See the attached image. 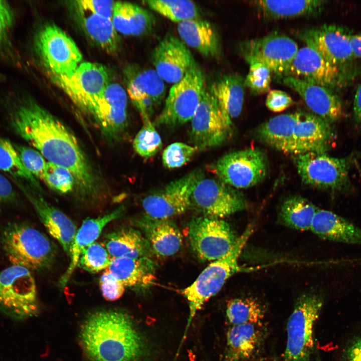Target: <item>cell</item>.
Here are the masks:
<instances>
[{"mask_svg":"<svg viewBox=\"0 0 361 361\" xmlns=\"http://www.w3.org/2000/svg\"><path fill=\"white\" fill-rule=\"evenodd\" d=\"M12 125L48 162L69 170L81 194L92 197L96 194L98 180L94 169L75 136L58 118L29 101L15 111Z\"/></svg>","mask_w":361,"mask_h":361,"instance_id":"obj_1","label":"cell"},{"mask_svg":"<svg viewBox=\"0 0 361 361\" xmlns=\"http://www.w3.org/2000/svg\"><path fill=\"white\" fill-rule=\"evenodd\" d=\"M79 339L91 361H141L147 353L146 344L131 318L120 310L89 314L81 325Z\"/></svg>","mask_w":361,"mask_h":361,"instance_id":"obj_2","label":"cell"},{"mask_svg":"<svg viewBox=\"0 0 361 361\" xmlns=\"http://www.w3.org/2000/svg\"><path fill=\"white\" fill-rule=\"evenodd\" d=\"M256 132L265 144L293 156L310 152H326L334 136L330 123L302 111L273 117L261 124Z\"/></svg>","mask_w":361,"mask_h":361,"instance_id":"obj_3","label":"cell"},{"mask_svg":"<svg viewBox=\"0 0 361 361\" xmlns=\"http://www.w3.org/2000/svg\"><path fill=\"white\" fill-rule=\"evenodd\" d=\"M0 245L12 265L31 271L50 268L57 254L56 246L45 234L24 222L5 225L0 232Z\"/></svg>","mask_w":361,"mask_h":361,"instance_id":"obj_4","label":"cell"},{"mask_svg":"<svg viewBox=\"0 0 361 361\" xmlns=\"http://www.w3.org/2000/svg\"><path fill=\"white\" fill-rule=\"evenodd\" d=\"M254 229V225H249L227 254L211 263L192 284L182 291L190 308L186 330L203 304L221 290L229 277L241 270L238 259Z\"/></svg>","mask_w":361,"mask_h":361,"instance_id":"obj_5","label":"cell"},{"mask_svg":"<svg viewBox=\"0 0 361 361\" xmlns=\"http://www.w3.org/2000/svg\"><path fill=\"white\" fill-rule=\"evenodd\" d=\"M294 156L298 173L304 184L337 192L350 188L349 174L354 161L353 155L340 158L326 152H310Z\"/></svg>","mask_w":361,"mask_h":361,"instance_id":"obj_6","label":"cell"},{"mask_svg":"<svg viewBox=\"0 0 361 361\" xmlns=\"http://www.w3.org/2000/svg\"><path fill=\"white\" fill-rule=\"evenodd\" d=\"M0 311L18 320L38 314L37 286L32 271L13 265L0 271Z\"/></svg>","mask_w":361,"mask_h":361,"instance_id":"obj_7","label":"cell"},{"mask_svg":"<svg viewBox=\"0 0 361 361\" xmlns=\"http://www.w3.org/2000/svg\"><path fill=\"white\" fill-rule=\"evenodd\" d=\"M322 305L321 298L314 294H305L297 299L287 324L285 361H310L313 326Z\"/></svg>","mask_w":361,"mask_h":361,"instance_id":"obj_8","label":"cell"},{"mask_svg":"<svg viewBox=\"0 0 361 361\" xmlns=\"http://www.w3.org/2000/svg\"><path fill=\"white\" fill-rule=\"evenodd\" d=\"M232 133L231 119L209 89L204 88L200 102L191 119L190 137L197 150L221 145Z\"/></svg>","mask_w":361,"mask_h":361,"instance_id":"obj_9","label":"cell"},{"mask_svg":"<svg viewBox=\"0 0 361 361\" xmlns=\"http://www.w3.org/2000/svg\"><path fill=\"white\" fill-rule=\"evenodd\" d=\"M36 51L50 74L67 76L81 63L82 54L73 40L54 24L44 26L35 40Z\"/></svg>","mask_w":361,"mask_h":361,"instance_id":"obj_10","label":"cell"},{"mask_svg":"<svg viewBox=\"0 0 361 361\" xmlns=\"http://www.w3.org/2000/svg\"><path fill=\"white\" fill-rule=\"evenodd\" d=\"M205 87L203 74L196 64L182 80L172 86L155 123L172 127L191 120Z\"/></svg>","mask_w":361,"mask_h":361,"instance_id":"obj_11","label":"cell"},{"mask_svg":"<svg viewBox=\"0 0 361 361\" xmlns=\"http://www.w3.org/2000/svg\"><path fill=\"white\" fill-rule=\"evenodd\" d=\"M50 76L77 106L90 115L96 100L110 83L106 68L89 62L81 63L69 75Z\"/></svg>","mask_w":361,"mask_h":361,"instance_id":"obj_12","label":"cell"},{"mask_svg":"<svg viewBox=\"0 0 361 361\" xmlns=\"http://www.w3.org/2000/svg\"><path fill=\"white\" fill-rule=\"evenodd\" d=\"M215 171L219 179L235 189H246L259 184L268 171L265 153L249 148L225 154L217 162Z\"/></svg>","mask_w":361,"mask_h":361,"instance_id":"obj_13","label":"cell"},{"mask_svg":"<svg viewBox=\"0 0 361 361\" xmlns=\"http://www.w3.org/2000/svg\"><path fill=\"white\" fill-rule=\"evenodd\" d=\"M188 236L191 246L201 260L215 261L231 249L238 237L230 225L218 218L201 217L189 223Z\"/></svg>","mask_w":361,"mask_h":361,"instance_id":"obj_14","label":"cell"},{"mask_svg":"<svg viewBox=\"0 0 361 361\" xmlns=\"http://www.w3.org/2000/svg\"><path fill=\"white\" fill-rule=\"evenodd\" d=\"M203 176L202 171L196 169L145 197L142 206L145 216L154 219L169 220L186 212L191 208L193 191Z\"/></svg>","mask_w":361,"mask_h":361,"instance_id":"obj_15","label":"cell"},{"mask_svg":"<svg viewBox=\"0 0 361 361\" xmlns=\"http://www.w3.org/2000/svg\"><path fill=\"white\" fill-rule=\"evenodd\" d=\"M246 206L242 193L214 178H201L191 197V208L210 218L226 217L242 211Z\"/></svg>","mask_w":361,"mask_h":361,"instance_id":"obj_16","label":"cell"},{"mask_svg":"<svg viewBox=\"0 0 361 361\" xmlns=\"http://www.w3.org/2000/svg\"><path fill=\"white\" fill-rule=\"evenodd\" d=\"M239 49L248 64L261 63L279 78L284 74L299 49L291 38L275 32L244 41L239 45Z\"/></svg>","mask_w":361,"mask_h":361,"instance_id":"obj_17","label":"cell"},{"mask_svg":"<svg viewBox=\"0 0 361 361\" xmlns=\"http://www.w3.org/2000/svg\"><path fill=\"white\" fill-rule=\"evenodd\" d=\"M350 36L344 28L335 25L309 29L299 35L306 46L315 49L329 63L344 72L345 68L355 58Z\"/></svg>","mask_w":361,"mask_h":361,"instance_id":"obj_18","label":"cell"},{"mask_svg":"<svg viewBox=\"0 0 361 361\" xmlns=\"http://www.w3.org/2000/svg\"><path fill=\"white\" fill-rule=\"evenodd\" d=\"M345 76L344 72L329 63L315 49L306 46L298 49L280 78L289 77L333 90L342 86Z\"/></svg>","mask_w":361,"mask_h":361,"instance_id":"obj_19","label":"cell"},{"mask_svg":"<svg viewBox=\"0 0 361 361\" xmlns=\"http://www.w3.org/2000/svg\"><path fill=\"white\" fill-rule=\"evenodd\" d=\"M127 96L121 85L110 83L93 107L90 115L109 140L119 138L127 127Z\"/></svg>","mask_w":361,"mask_h":361,"instance_id":"obj_20","label":"cell"},{"mask_svg":"<svg viewBox=\"0 0 361 361\" xmlns=\"http://www.w3.org/2000/svg\"><path fill=\"white\" fill-rule=\"evenodd\" d=\"M151 61L155 70L167 83L175 84L196 64L190 50L178 38L168 35L153 49Z\"/></svg>","mask_w":361,"mask_h":361,"instance_id":"obj_21","label":"cell"},{"mask_svg":"<svg viewBox=\"0 0 361 361\" xmlns=\"http://www.w3.org/2000/svg\"><path fill=\"white\" fill-rule=\"evenodd\" d=\"M278 80L295 91L313 114L327 122L332 123L343 116V103L332 89L289 77Z\"/></svg>","mask_w":361,"mask_h":361,"instance_id":"obj_22","label":"cell"},{"mask_svg":"<svg viewBox=\"0 0 361 361\" xmlns=\"http://www.w3.org/2000/svg\"><path fill=\"white\" fill-rule=\"evenodd\" d=\"M21 188L48 233L59 243L69 257L77 231L75 224L63 212L49 204L43 197L23 186Z\"/></svg>","mask_w":361,"mask_h":361,"instance_id":"obj_23","label":"cell"},{"mask_svg":"<svg viewBox=\"0 0 361 361\" xmlns=\"http://www.w3.org/2000/svg\"><path fill=\"white\" fill-rule=\"evenodd\" d=\"M124 207L119 206L110 212L96 218H87L83 221L74 237L70 254L69 266L60 278L59 285L63 289L69 282L77 266L82 251L95 242L107 224L121 217Z\"/></svg>","mask_w":361,"mask_h":361,"instance_id":"obj_24","label":"cell"},{"mask_svg":"<svg viewBox=\"0 0 361 361\" xmlns=\"http://www.w3.org/2000/svg\"><path fill=\"white\" fill-rule=\"evenodd\" d=\"M144 234L151 252L161 257L175 254L182 245V235L177 226L169 220L154 219L146 216L136 221Z\"/></svg>","mask_w":361,"mask_h":361,"instance_id":"obj_25","label":"cell"},{"mask_svg":"<svg viewBox=\"0 0 361 361\" xmlns=\"http://www.w3.org/2000/svg\"><path fill=\"white\" fill-rule=\"evenodd\" d=\"M310 230L320 238L348 244L361 245V229L330 211L317 209Z\"/></svg>","mask_w":361,"mask_h":361,"instance_id":"obj_26","label":"cell"},{"mask_svg":"<svg viewBox=\"0 0 361 361\" xmlns=\"http://www.w3.org/2000/svg\"><path fill=\"white\" fill-rule=\"evenodd\" d=\"M260 323L232 326L227 333L228 361H248L259 352L264 338Z\"/></svg>","mask_w":361,"mask_h":361,"instance_id":"obj_27","label":"cell"},{"mask_svg":"<svg viewBox=\"0 0 361 361\" xmlns=\"http://www.w3.org/2000/svg\"><path fill=\"white\" fill-rule=\"evenodd\" d=\"M177 30L183 41L203 56L214 58L219 56V37L209 22L200 18L189 20L178 23Z\"/></svg>","mask_w":361,"mask_h":361,"instance_id":"obj_28","label":"cell"},{"mask_svg":"<svg viewBox=\"0 0 361 361\" xmlns=\"http://www.w3.org/2000/svg\"><path fill=\"white\" fill-rule=\"evenodd\" d=\"M105 270L125 287L133 289L148 286L154 278V264L149 257L113 258Z\"/></svg>","mask_w":361,"mask_h":361,"instance_id":"obj_29","label":"cell"},{"mask_svg":"<svg viewBox=\"0 0 361 361\" xmlns=\"http://www.w3.org/2000/svg\"><path fill=\"white\" fill-rule=\"evenodd\" d=\"M112 21L117 32L125 36H138L149 32L155 18L147 10L127 2L115 3Z\"/></svg>","mask_w":361,"mask_h":361,"instance_id":"obj_30","label":"cell"},{"mask_svg":"<svg viewBox=\"0 0 361 361\" xmlns=\"http://www.w3.org/2000/svg\"><path fill=\"white\" fill-rule=\"evenodd\" d=\"M102 243L112 259L149 257L151 252L146 238L130 227L117 228L106 234Z\"/></svg>","mask_w":361,"mask_h":361,"instance_id":"obj_31","label":"cell"},{"mask_svg":"<svg viewBox=\"0 0 361 361\" xmlns=\"http://www.w3.org/2000/svg\"><path fill=\"white\" fill-rule=\"evenodd\" d=\"M245 84L243 78L235 73L219 77L209 89L219 105L231 118L238 117L244 101Z\"/></svg>","mask_w":361,"mask_h":361,"instance_id":"obj_32","label":"cell"},{"mask_svg":"<svg viewBox=\"0 0 361 361\" xmlns=\"http://www.w3.org/2000/svg\"><path fill=\"white\" fill-rule=\"evenodd\" d=\"M325 2L319 0L251 2L252 5L264 18L275 20L317 15L322 11Z\"/></svg>","mask_w":361,"mask_h":361,"instance_id":"obj_33","label":"cell"},{"mask_svg":"<svg viewBox=\"0 0 361 361\" xmlns=\"http://www.w3.org/2000/svg\"><path fill=\"white\" fill-rule=\"evenodd\" d=\"M127 91L132 101L141 97L151 98L158 105L166 94L164 81L155 69L131 67L126 72Z\"/></svg>","mask_w":361,"mask_h":361,"instance_id":"obj_34","label":"cell"},{"mask_svg":"<svg viewBox=\"0 0 361 361\" xmlns=\"http://www.w3.org/2000/svg\"><path fill=\"white\" fill-rule=\"evenodd\" d=\"M74 8L81 27L89 38L108 53L116 52L119 38L112 20Z\"/></svg>","mask_w":361,"mask_h":361,"instance_id":"obj_35","label":"cell"},{"mask_svg":"<svg viewBox=\"0 0 361 361\" xmlns=\"http://www.w3.org/2000/svg\"><path fill=\"white\" fill-rule=\"evenodd\" d=\"M317 208L306 199L293 196L281 204L279 218L284 225L300 231L310 230Z\"/></svg>","mask_w":361,"mask_h":361,"instance_id":"obj_36","label":"cell"},{"mask_svg":"<svg viewBox=\"0 0 361 361\" xmlns=\"http://www.w3.org/2000/svg\"><path fill=\"white\" fill-rule=\"evenodd\" d=\"M264 316L263 307L252 297L232 299L227 305L226 316L232 326L260 323Z\"/></svg>","mask_w":361,"mask_h":361,"instance_id":"obj_37","label":"cell"},{"mask_svg":"<svg viewBox=\"0 0 361 361\" xmlns=\"http://www.w3.org/2000/svg\"><path fill=\"white\" fill-rule=\"evenodd\" d=\"M143 3L152 10L177 24L200 18L199 10L196 4L191 1L151 0Z\"/></svg>","mask_w":361,"mask_h":361,"instance_id":"obj_38","label":"cell"},{"mask_svg":"<svg viewBox=\"0 0 361 361\" xmlns=\"http://www.w3.org/2000/svg\"><path fill=\"white\" fill-rule=\"evenodd\" d=\"M0 169L13 176L26 180L41 190L36 178L23 165L14 144L8 139L0 137Z\"/></svg>","mask_w":361,"mask_h":361,"instance_id":"obj_39","label":"cell"},{"mask_svg":"<svg viewBox=\"0 0 361 361\" xmlns=\"http://www.w3.org/2000/svg\"><path fill=\"white\" fill-rule=\"evenodd\" d=\"M112 259L103 243L95 242L82 251L77 266L95 273L106 269Z\"/></svg>","mask_w":361,"mask_h":361,"instance_id":"obj_40","label":"cell"},{"mask_svg":"<svg viewBox=\"0 0 361 361\" xmlns=\"http://www.w3.org/2000/svg\"><path fill=\"white\" fill-rule=\"evenodd\" d=\"M162 146L161 137L151 122L143 124L133 142L135 152L144 158L154 156Z\"/></svg>","mask_w":361,"mask_h":361,"instance_id":"obj_41","label":"cell"},{"mask_svg":"<svg viewBox=\"0 0 361 361\" xmlns=\"http://www.w3.org/2000/svg\"><path fill=\"white\" fill-rule=\"evenodd\" d=\"M42 179L51 189L61 194L71 192L76 184L74 176L69 170L48 161Z\"/></svg>","mask_w":361,"mask_h":361,"instance_id":"obj_42","label":"cell"},{"mask_svg":"<svg viewBox=\"0 0 361 361\" xmlns=\"http://www.w3.org/2000/svg\"><path fill=\"white\" fill-rule=\"evenodd\" d=\"M249 65V72L244 79L245 87L256 95L269 92L272 74L270 69L258 62L251 63Z\"/></svg>","mask_w":361,"mask_h":361,"instance_id":"obj_43","label":"cell"},{"mask_svg":"<svg viewBox=\"0 0 361 361\" xmlns=\"http://www.w3.org/2000/svg\"><path fill=\"white\" fill-rule=\"evenodd\" d=\"M197 150L195 147L183 142L171 143L163 151V164L168 168L179 167L188 162Z\"/></svg>","mask_w":361,"mask_h":361,"instance_id":"obj_44","label":"cell"},{"mask_svg":"<svg viewBox=\"0 0 361 361\" xmlns=\"http://www.w3.org/2000/svg\"><path fill=\"white\" fill-rule=\"evenodd\" d=\"M22 163L35 177L42 179L47 161L38 150L26 146L14 144Z\"/></svg>","mask_w":361,"mask_h":361,"instance_id":"obj_45","label":"cell"},{"mask_svg":"<svg viewBox=\"0 0 361 361\" xmlns=\"http://www.w3.org/2000/svg\"><path fill=\"white\" fill-rule=\"evenodd\" d=\"M99 282L102 295L107 301H113L119 299L123 295L126 288L106 270H104Z\"/></svg>","mask_w":361,"mask_h":361,"instance_id":"obj_46","label":"cell"},{"mask_svg":"<svg viewBox=\"0 0 361 361\" xmlns=\"http://www.w3.org/2000/svg\"><path fill=\"white\" fill-rule=\"evenodd\" d=\"M115 2L112 1H76L74 7L85 12L112 20Z\"/></svg>","mask_w":361,"mask_h":361,"instance_id":"obj_47","label":"cell"},{"mask_svg":"<svg viewBox=\"0 0 361 361\" xmlns=\"http://www.w3.org/2000/svg\"><path fill=\"white\" fill-rule=\"evenodd\" d=\"M265 104L271 111L280 112L292 105L293 101L286 92L279 90H272L268 92Z\"/></svg>","mask_w":361,"mask_h":361,"instance_id":"obj_48","label":"cell"},{"mask_svg":"<svg viewBox=\"0 0 361 361\" xmlns=\"http://www.w3.org/2000/svg\"><path fill=\"white\" fill-rule=\"evenodd\" d=\"M14 21V16L9 4L0 0V47L8 40L9 33Z\"/></svg>","mask_w":361,"mask_h":361,"instance_id":"obj_49","label":"cell"},{"mask_svg":"<svg viewBox=\"0 0 361 361\" xmlns=\"http://www.w3.org/2000/svg\"><path fill=\"white\" fill-rule=\"evenodd\" d=\"M17 199L16 194L10 181L0 174V206L12 204Z\"/></svg>","mask_w":361,"mask_h":361,"instance_id":"obj_50","label":"cell"},{"mask_svg":"<svg viewBox=\"0 0 361 361\" xmlns=\"http://www.w3.org/2000/svg\"><path fill=\"white\" fill-rule=\"evenodd\" d=\"M342 361H361V338L349 345L344 352Z\"/></svg>","mask_w":361,"mask_h":361,"instance_id":"obj_51","label":"cell"},{"mask_svg":"<svg viewBox=\"0 0 361 361\" xmlns=\"http://www.w3.org/2000/svg\"><path fill=\"white\" fill-rule=\"evenodd\" d=\"M353 105L354 119L356 122L361 124V82L355 91Z\"/></svg>","mask_w":361,"mask_h":361,"instance_id":"obj_52","label":"cell"},{"mask_svg":"<svg viewBox=\"0 0 361 361\" xmlns=\"http://www.w3.org/2000/svg\"><path fill=\"white\" fill-rule=\"evenodd\" d=\"M350 41L354 57L361 59V33L351 35Z\"/></svg>","mask_w":361,"mask_h":361,"instance_id":"obj_53","label":"cell"}]
</instances>
